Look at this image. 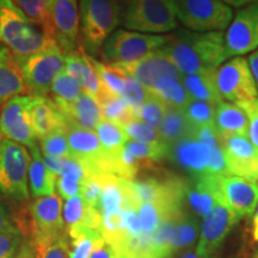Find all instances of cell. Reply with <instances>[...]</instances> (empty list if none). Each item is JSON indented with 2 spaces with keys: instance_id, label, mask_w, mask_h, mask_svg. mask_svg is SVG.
I'll list each match as a JSON object with an SVG mask.
<instances>
[{
  "instance_id": "7c38bea8",
  "label": "cell",
  "mask_w": 258,
  "mask_h": 258,
  "mask_svg": "<svg viewBox=\"0 0 258 258\" xmlns=\"http://www.w3.org/2000/svg\"><path fill=\"white\" fill-rule=\"evenodd\" d=\"M47 32L64 54L77 50L80 44L78 0H53L49 10Z\"/></svg>"
},
{
  "instance_id": "9c48e42d",
  "label": "cell",
  "mask_w": 258,
  "mask_h": 258,
  "mask_svg": "<svg viewBox=\"0 0 258 258\" xmlns=\"http://www.w3.org/2000/svg\"><path fill=\"white\" fill-rule=\"evenodd\" d=\"M215 85L221 98L238 105L258 97V90L247 60L235 56L221 64L214 73Z\"/></svg>"
},
{
  "instance_id": "52a82bcc",
  "label": "cell",
  "mask_w": 258,
  "mask_h": 258,
  "mask_svg": "<svg viewBox=\"0 0 258 258\" xmlns=\"http://www.w3.org/2000/svg\"><path fill=\"white\" fill-rule=\"evenodd\" d=\"M170 35L157 36L131 30H115L106 38L101 51L106 63L127 64L144 59L169 42Z\"/></svg>"
},
{
  "instance_id": "c3c4849f",
  "label": "cell",
  "mask_w": 258,
  "mask_h": 258,
  "mask_svg": "<svg viewBox=\"0 0 258 258\" xmlns=\"http://www.w3.org/2000/svg\"><path fill=\"white\" fill-rule=\"evenodd\" d=\"M90 258H116V251L104 241L98 247H96Z\"/></svg>"
},
{
  "instance_id": "44dd1931",
  "label": "cell",
  "mask_w": 258,
  "mask_h": 258,
  "mask_svg": "<svg viewBox=\"0 0 258 258\" xmlns=\"http://www.w3.org/2000/svg\"><path fill=\"white\" fill-rule=\"evenodd\" d=\"M62 219L67 234L82 228L101 232L102 218L98 209L86 205L82 196H73L66 200L62 206Z\"/></svg>"
},
{
  "instance_id": "f5cc1de1",
  "label": "cell",
  "mask_w": 258,
  "mask_h": 258,
  "mask_svg": "<svg viewBox=\"0 0 258 258\" xmlns=\"http://www.w3.org/2000/svg\"><path fill=\"white\" fill-rule=\"evenodd\" d=\"M227 6H234V8H244V6L257 2V0H220Z\"/></svg>"
},
{
  "instance_id": "e575fe53",
  "label": "cell",
  "mask_w": 258,
  "mask_h": 258,
  "mask_svg": "<svg viewBox=\"0 0 258 258\" xmlns=\"http://www.w3.org/2000/svg\"><path fill=\"white\" fill-rule=\"evenodd\" d=\"M49 92L51 101L55 103L57 108L62 109L73 104L79 98V96L82 95L83 90L63 70L54 79Z\"/></svg>"
},
{
  "instance_id": "681fc988",
  "label": "cell",
  "mask_w": 258,
  "mask_h": 258,
  "mask_svg": "<svg viewBox=\"0 0 258 258\" xmlns=\"http://www.w3.org/2000/svg\"><path fill=\"white\" fill-rule=\"evenodd\" d=\"M247 63H249L250 71L251 73H252V77L258 90V48L256 50H253L252 54L249 56V59H247Z\"/></svg>"
},
{
  "instance_id": "d590c367",
  "label": "cell",
  "mask_w": 258,
  "mask_h": 258,
  "mask_svg": "<svg viewBox=\"0 0 258 258\" xmlns=\"http://www.w3.org/2000/svg\"><path fill=\"white\" fill-rule=\"evenodd\" d=\"M91 62L106 91L111 95L121 96L123 90V80L127 73L117 64L101 62L92 56Z\"/></svg>"
},
{
  "instance_id": "816d5d0a",
  "label": "cell",
  "mask_w": 258,
  "mask_h": 258,
  "mask_svg": "<svg viewBox=\"0 0 258 258\" xmlns=\"http://www.w3.org/2000/svg\"><path fill=\"white\" fill-rule=\"evenodd\" d=\"M15 258H32L30 243H29V240L25 237H24L23 244H22L21 249H19L17 256H16Z\"/></svg>"
},
{
  "instance_id": "603a6c76",
  "label": "cell",
  "mask_w": 258,
  "mask_h": 258,
  "mask_svg": "<svg viewBox=\"0 0 258 258\" xmlns=\"http://www.w3.org/2000/svg\"><path fill=\"white\" fill-rule=\"evenodd\" d=\"M29 153L31 159L28 171V184L31 195L38 199L55 194L57 177L44 165L38 145L31 147Z\"/></svg>"
},
{
  "instance_id": "db71d44e",
  "label": "cell",
  "mask_w": 258,
  "mask_h": 258,
  "mask_svg": "<svg viewBox=\"0 0 258 258\" xmlns=\"http://www.w3.org/2000/svg\"><path fill=\"white\" fill-rule=\"evenodd\" d=\"M169 258H201V257H200L199 254L196 253L195 250L188 249V250L179 251V252L172 254V256L169 257Z\"/></svg>"
},
{
  "instance_id": "f546056e",
  "label": "cell",
  "mask_w": 258,
  "mask_h": 258,
  "mask_svg": "<svg viewBox=\"0 0 258 258\" xmlns=\"http://www.w3.org/2000/svg\"><path fill=\"white\" fill-rule=\"evenodd\" d=\"M95 131L106 157L115 164L116 171V161H117L118 156H120L122 150H123L125 143L128 141V138L124 133L123 128L118 124L102 120Z\"/></svg>"
},
{
  "instance_id": "f6af8a7d",
  "label": "cell",
  "mask_w": 258,
  "mask_h": 258,
  "mask_svg": "<svg viewBox=\"0 0 258 258\" xmlns=\"http://www.w3.org/2000/svg\"><path fill=\"white\" fill-rule=\"evenodd\" d=\"M205 175H207L209 177H214V178H220V177L230 176L227 166H226L225 156H224V152H222L221 145L212 148V156H211V159H209L208 166L207 169H206Z\"/></svg>"
},
{
  "instance_id": "5bb4252c",
  "label": "cell",
  "mask_w": 258,
  "mask_h": 258,
  "mask_svg": "<svg viewBox=\"0 0 258 258\" xmlns=\"http://www.w3.org/2000/svg\"><path fill=\"white\" fill-rule=\"evenodd\" d=\"M239 219L221 201H218L211 213L203 218L196 253L201 258H217L224 241L238 224Z\"/></svg>"
},
{
  "instance_id": "4dcf8cb0",
  "label": "cell",
  "mask_w": 258,
  "mask_h": 258,
  "mask_svg": "<svg viewBox=\"0 0 258 258\" xmlns=\"http://www.w3.org/2000/svg\"><path fill=\"white\" fill-rule=\"evenodd\" d=\"M151 95L158 97L166 105L184 110L191 102V98L183 86L182 80L173 78H161L154 84L153 88L148 90Z\"/></svg>"
},
{
  "instance_id": "2e32d148",
  "label": "cell",
  "mask_w": 258,
  "mask_h": 258,
  "mask_svg": "<svg viewBox=\"0 0 258 258\" xmlns=\"http://www.w3.org/2000/svg\"><path fill=\"white\" fill-rule=\"evenodd\" d=\"M218 201H221L238 219L253 215L258 206V183L238 176L221 177Z\"/></svg>"
},
{
  "instance_id": "7402d4cb",
  "label": "cell",
  "mask_w": 258,
  "mask_h": 258,
  "mask_svg": "<svg viewBox=\"0 0 258 258\" xmlns=\"http://www.w3.org/2000/svg\"><path fill=\"white\" fill-rule=\"evenodd\" d=\"M28 93L16 56L0 44V106L12 97Z\"/></svg>"
},
{
  "instance_id": "ba28073f",
  "label": "cell",
  "mask_w": 258,
  "mask_h": 258,
  "mask_svg": "<svg viewBox=\"0 0 258 258\" xmlns=\"http://www.w3.org/2000/svg\"><path fill=\"white\" fill-rule=\"evenodd\" d=\"M176 17L188 30L221 31L230 25L233 12L220 0H172Z\"/></svg>"
},
{
  "instance_id": "8992f818",
  "label": "cell",
  "mask_w": 258,
  "mask_h": 258,
  "mask_svg": "<svg viewBox=\"0 0 258 258\" xmlns=\"http://www.w3.org/2000/svg\"><path fill=\"white\" fill-rule=\"evenodd\" d=\"M28 93L47 96L54 79L64 70V55L55 42L28 56H16Z\"/></svg>"
},
{
  "instance_id": "83f0119b",
  "label": "cell",
  "mask_w": 258,
  "mask_h": 258,
  "mask_svg": "<svg viewBox=\"0 0 258 258\" xmlns=\"http://www.w3.org/2000/svg\"><path fill=\"white\" fill-rule=\"evenodd\" d=\"M88 175V171L78 160L66 158L62 172L56 178V190L60 198L69 200L73 196H80L82 183Z\"/></svg>"
},
{
  "instance_id": "11a10c76",
  "label": "cell",
  "mask_w": 258,
  "mask_h": 258,
  "mask_svg": "<svg viewBox=\"0 0 258 258\" xmlns=\"http://www.w3.org/2000/svg\"><path fill=\"white\" fill-rule=\"evenodd\" d=\"M252 238L254 241H258V208L254 211L252 218Z\"/></svg>"
},
{
  "instance_id": "8d00e7d4",
  "label": "cell",
  "mask_w": 258,
  "mask_h": 258,
  "mask_svg": "<svg viewBox=\"0 0 258 258\" xmlns=\"http://www.w3.org/2000/svg\"><path fill=\"white\" fill-rule=\"evenodd\" d=\"M167 105L158 97L151 95L139 108L134 109L133 115L135 120H140L145 124L150 125L154 129H159L164 115H165Z\"/></svg>"
},
{
  "instance_id": "9a60e30c",
  "label": "cell",
  "mask_w": 258,
  "mask_h": 258,
  "mask_svg": "<svg viewBox=\"0 0 258 258\" xmlns=\"http://www.w3.org/2000/svg\"><path fill=\"white\" fill-rule=\"evenodd\" d=\"M227 57L243 56L258 48V0L238 10L225 34Z\"/></svg>"
},
{
  "instance_id": "d4e9b609",
  "label": "cell",
  "mask_w": 258,
  "mask_h": 258,
  "mask_svg": "<svg viewBox=\"0 0 258 258\" xmlns=\"http://www.w3.org/2000/svg\"><path fill=\"white\" fill-rule=\"evenodd\" d=\"M214 127L220 140L232 135H247V118L238 105L221 102L215 108Z\"/></svg>"
},
{
  "instance_id": "b9f144b4",
  "label": "cell",
  "mask_w": 258,
  "mask_h": 258,
  "mask_svg": "<svg viewBox=\"0 0 258 258\" xmlns=\"http://www.w3.org/2000/svg\"><path fill=\"white\" fill-rule=\"evenodd\" d=\"M123 131L128 140L137 141L141 144H159L163 143L160 139L159 132L150 125L145 124L140 120H133L128 124L123 125Z\"/></svg>"
},
{
  "instance_id": "74e56055",
  "label": "cell",
  "mask_w": 258,
  "mask_h": 258,
  "mask_svg": "<svg viewBox=\"0 0 258 258\" xmlns=\"http://www.w3.org/2000/svg\"><path fill=\"white\" fill-rule=\"evenodd\" d=\"M42 156L56 158H72L69 141L66 137V128L53 132L47 137L38 140Z\"/></svg>"
},
{
  "instance_id": "ab89813d",
  "label": "cell",
  "mask_w": 258,
  "mask_h": 258,
  "mask_svg": "<svg viewBox=\"0 0 258 258\" xmlns=\"http://www.w3.org/2000/svg\"><path fill=\"white\" fill-rule=\"evenodd\" d=\"M24 240V234L15 221L0 232V258H15Z\"/></svg>"
},
{
  "instance_id": "f35d334b",
  "label": "cell",
  "mask_w": 258,
  "mask_h": 258,
  "mask_svg": "<svg viewBox=\"0 0 258 258\" xmlns=\"http://www.w3.org/2000/svg\"><path fill=\"white\" fill-rule=\"evenodd\" d=\"M215 108L217 106L209 104L207 102L194 101V99H191V102L183 110L190 127H191V131L195 128L203 127V125L214 124Z\"/></svg>"
},
{
  "instance_id": "ac0fdd59",
  "label": "cell",
  "mask_w": 258,
  "mask_h": 258,
  "mask_svg": "<svg viewBox=\"0 0 258 258\" xmlns=\"http://www.w3.org/2000/svg\"><path fill=\"white\" fill-rule=\"evenodd\" d=\"M120 67L125 73L137 79L147 91L152 89L154 84L161 78L182 80V74L161 48L152 51L144 59L132 63L121 64Z\"/></svg>"
},
{
  "instance_id": "8fae6325",
  "label": "cell",
  "mask_w": 258,
  "mask_h": 258,
  "mask_svg": "<svg viewBox=\"0 0 258 258\" xmlns=\"http://www.w3.org/2000/svg\"><path fill=\"white\" fill-rule=\"evenodd\" d=\"M24 237L49 238L66 232L62 219V199L57 194L35 199L28 219L21 221Z\"/></svg>"
},
{
  "instance_id": "6f0895ef",
  "label": "cell",
  "mask_w": 258,
  "mask_h": 258,
  "mask_svg": "<svg viewBox=\"0 0 258 258\" xmlns=\"http://www.w3.org/2000/svg\"><path fill=\"white\" fill-rule=\"evenodd\" d=\"M254 258H258V252L256 253V256H254Z\"/></svg>"
},
{
  "instance_id": "484cf974",
  "label": "cell",
  "mask_w": 258,
  "mask_h": 258,
  "mask_svg": "<svg viewBox=\"0 0 258 258\" xmlns=\"http://www.w3.org/2000/svg\"><path fill=\"white\" fill-rule=\"evenodd\" d=\"M200 233L199 218L184 208L177 215L172 235H171V253L192 249ZM171 257V256H170Z\"/></svg>"
},
{
  "instance_id": "3957f363",
  "label": "cell",
  "mask_w": 258,
  "mask_h": 258,
  "mask_svg": "<svg viewBox=\"0 0 258 258\" xmlns=\"http://www.w3.org/2000/svg\"><path fill=\"white\" fill-rule=\"evenodd\" d=\"M80 44L89 56L98 55L106 38L121 25L120 0H80Z\"/></svg>"
},
{
  "instance_id": "ee69618b",
  "label": "cell",
  "mask_w": 258,
  "mask_h": 258,
  "mask_svg": "<svg viewBox=\"0 0 258 258\" xmlns=\"http://www.w3.org/2000/svg\"><path fill=\"white\" fill-rule=\"evenodd\" d=\"M238 106L247 118V138L258 150V97L252 101L240 103Z\"/></svg>"
},
{
  "instance_id": "680465c9",
  "label": "cell",
  "mask_w": 258,
  "mask_h": 258,
  "mask_svg": "<svg viewBox=\"0 0 258 258\" xmlns=\"http://www.w3.org/2000/svg\"><path fill=\"white\" fill-rule=\"evenodd\" d=\"M0 135H2V134H0Z\"/></svg>"
},
{
  "instance_id": "d6a6232c",
  "label": "cell",
  "mask_w": 258,
  "mask_h": 258,
  "mask_svg": "<svg viewBox=\"0 0 258 258\" xmlns=\"http://www.w3.org/2000/svg\"><path fill=\"white\" fill-rule=\"evenodd\" d=\"M32 258H70L69 235L66 232L56 237L29 238Z\"/></svg>"
},
{
  "instance_id": "30bf717a",
  "label": "cell",
  "mask_w": 258,
  "mask_h": 258,
  "mask_svg": "<svg viewBox=\"0 0 258 258\" xmlns=\"http://www.w3.org/2000/svg\"><path fill=\"white\" fill-rule=\"evenodd\" d=\"M66 137L69 141L71 156L91 173H112L116 175L115 164L106 157L95 131L78 125H66Z\"/></svg>"
},
{
  "instance_id": "5b68a950",
  "label": "cell",
  "mask_w": 258,
  "mask_h": 258,
  "mask_svg": "<svg viewBox=\"0 0 258 258\" xmlns=\"http://www.w3.org/2000/svg\"><path fill=\"white\" fill-rule=\"evenodd\" d=\"M30 153L23 145L0 135V192L16 202L29 200Z\"/></svg>"
},
{
  "instance_id": "1f68e13d",
  "label": "cell",
  "mask_w": 258,
  "mask_h": 258,
  "mask_svg": "<svg viewBox=\"0 0 258 258\" xmlns=\"http://www.w3.org/2000/svg\"><path fill=\"white\" fill-rule=\"evenodd\" d=\"M67 235L70 258H90L96 247L105 241L101 232L91 228H82Z\"/></svg>"
},
{
  "instance_id": "ffe728a7",
  "label": "cell",
  "mask_w": 258,
  "mask_h": 258,
  "mask_svg": "<svg viewBox=\"0 0 258 258\" xmlns=\"http://www.w3.org/2000/svg\"><path fill=\"white\" fill-rule=\"evenodd\" d=\"M30 121L37 140L53 132L64 129L67 125L64 116L47 96H34L30 106Z\"/></svg>"
},
{
  "instance_id": "4316f807",
  "label": "cell",
  "mask_w": 258,
  "mask_h": 258,
  "mask_svg": "<svg viewBox=\"0 0 258 258\" xmlns=\"http://www.w3.org/2000/svg\"><path fill=\"white\" fill-rule=\"evenodd\" d=\"M214 73L182 76V84L190 98L194 101L207 102L214 106L224 102L215 85Z\"/></svg>"
},
{
  "instance_id": "7dc6e473",
  "label": "cell",
  "mask_w": 258,
  "mask_h": 258,
  "mask_svg": "<svg viewBox=\"0 0 258 258\" xmlns=\"http://www.w3.org/2000/svg\"><path fill=\"white\" fill-rule=\"evenodd\" d=\"M42 159H43L44 165L47 166V169L53 172L56 177L60 176V173L62 172L63 165H64V160L66 158H56V157H47V156H42Z\"/></svg>"
},
{
  "instance_id": "bcb514c9",
  "label": "cell",
  "mask_w": 258,
  "mask_h": 258,
  "mask_svg": "<svg viewBox=\"0 0 258 258\" xmlns=\"http://www.w3.org/2000/svg\"><path fill=\"white\" fill-rule=\"evenodd\" d=\"M192 137H195L198 140L202 141V143L207 144L212 148L217 147L220 145V139L218 137L217 129H215L214 124L213 125H203V127L195 128L191 131Z\"/></svg>"
},
{
  "instance_id": "d6986e66",
  "label": "cell",
  "mask_w": 258,
  "mask_h": 258,
  "mask_svg": "<svg viewBox=\"0 0 258 258\" xmlns=\"http://www.w3.org/2000/svg\"><path fill=\"white\" fill-rule=\"evenodd\" d=\"M211 156L212 147L192 135L180 139L167 150V158L177 167L188 173L190 178L205 175Z\"/></svg>"
},
{
  "instance_id": "e0dca14e",
  "label": "cell",
  "mask_w": 258,
  "mask_h": 258,
  "mask_svg": "<svg viewBox=\"0 0 258 258\" xmlns=\"http://www.w3.org/2000/svg\"><path fill=\"white\" fill-rule=\"evenodd\" d=\"M220 145L230 175L257 182L258 150L247 135H232L220 140Z\"/></svg>"
},
{
  "instance_id": "277c9868",
  "label": "cell",
  "mask_w": 258,
  "mask_h": 258,
  "mask_svg": "<svg viewBox=\"0 0 258 258\" xmlns=\"http://www.w3.org/2000/svg\"><path fill=\"white\" fill-rule=\"evenodd\" d=\"M121 25L143 34H165L178 27L172 0H120Z\"/></svg>"
},
{
  "instance_id": "7a4b0ae2",
  "label": "cell",
  "mask_w": 258,
  "mask_h": 258,
  "mask_svg": "<svg viewBox=\"0 0 258 258\" xmlns=\"http://www.w3.org/2000/svg\"><path fill=\"white\" fill-rule=\"evenodd\" d=\"M55 42L31 22L14 0H0V44L15 56H28Z\"/></svg>"
},
{
  "instance_id": "4fadbf2b",
  "label": "cell",
  "mask_w": 258,
  "mask_h": 258,
  "mask_svg": "<svg viewBox=\"0 0 258 258\" xmlns=\"http://www.w3.org/2000/svg\"><path fill=\"white\" fill-rule=\"evenodd\" d=\"M31 95L12 97L2 105L0 110V134L9 140L23 145L28 150L37 146V138L30 121Z\"/></svg>"
},
{
  "instance_id": "f1b7e54d",
  "label": "cell",
  "mask_w": 258,
  "mask_h": 258,
  "mask_svg": "<svg viewBox=\"0 0 258 258\" xmlns=\"http://www.w3.org/2000/svg\"><path fill=\"white\" fill-rule=\"evenodd\" d=\"M158 132H159L161 141L169 147L179 141L180 139L191 134V127L183 110L167 105L166 112Z\"/></svg>"
},
{
  "instance_id": "9f6ffc18",
  "label": "cell",
  "mask_w": 258,
  "mask_h": 258,
  "mask_svg": "<svg viewBox=\"0 0 258 258\" xmlns=\"http://www.w3.org/2000/svg\"><path fill=\"white\" fill-rule=\"evenodd\" d=\"M257 177H258V167H257ZM257 182H258V178H257Z\"/></svg>"
},
{
  "instance_id": "6da1fadb",
  "label": "cell",
  "mask_w": 258,
  "mask_h": 258,
  "mask_svg": "<svg viewBox=\"0 0 258 258\" xmlns=\"http://www.w3.org/2000/svg\"><path fill=\"white\" fill-rule=\"evenodd\" d=\"M161 49L182 76L214 73L228 59L222 31L178 30Z\"/></svg>"
},
{
  "instance_id": "cb8c5ba5",
  "label": "cell",
  "mask_w": 258,
  "mask_h": 258,
  "mask_svg": "<svg viewBox=\"0 0 258 258\" xmlns=\"http://www.w3.org/2000/svg\"><path fill=\"white\" fill-rule=\"evenodd\" d=\"M59 110L69 123L90 129V131H95L99 122L103 120L98 102L84 91L73 104L59 109Z\"/></svg>"
},
{
  "instance_id": "60d3db41",
  "label": "cell",
  "mask_w": 258,
  "mask_h": 258,
  "mask_svg": "<svg viewBox=\"0 0 258 258\" xmlns=\"http://www.w3.org/2000/svg\"><path fill=\"white\" fill-rule=\"evenodd\" d=\"M14 2L31 22L40 25L47 31L49 10L53 0H14Z\"/></svg>"
},
{
  "instance_id": "7bdbcfd3",
  "label": "cell",
  "mask_w": 258,
  "mask_h": 258,
  "mask_svg": "<svg viewBox=\"0 0 258 258\" xmlns=\"http://www.w3.org/2000/svg\"><path fill=\"white\" fill-rule=\"evenodd\" d=\"M148 96H150V92L137 79H134L129 74H125L123 80V90H122L120 97L122 99H124V102L131 106L132 110L144 104V102L148 98Z\"/></svg>"
},
{
  "instance_id": "836d02e7",
  "label": "cell",
  "mask_w": 258,
  "mask_h": 258,
  "mask_svg": "<svg viewBox=\"0 0 258 258\" xmlns=\"http://www.w3.org/2000/svg\"><path fill=\"white\" fill-rule=\"evenodd\" d=\"M98 104L99 108H101L103 120L118 124L121 127L135 120L132 108L120 96L108 93V95L99 99Z\"/></svg>"
},
{
  "instance_id": "f907efd6",
  "label": "cell",
  "mask_w": 258,
  "mask_h": 258,
  "mask_svg": "<svg viewBox=\"0 0 258 258\" xmlns=\"http://www.w3.org/2000/svg\"><path fill=\"white\" fill-rule=\"evenodd\" d=\"M14 221L11 214H10L9 208L6 207L4 203H0V232H2L6 226L11 224Z\"/></svg>"
}]
</instances>
